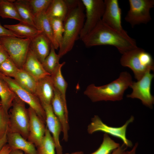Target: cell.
<instances>
[{"instance_id": "1", "label": "cell", "mask_w": 154, "mask_h": 154, "mask_svg": "<svg viewBox=\"0 0 154 154\" xmlns=\"http://www.w3.org/2000/svg\"><path fill=\"white\" fill-rule=\"evenodd\" d=\"M81 40L86 47L111 45L117 48L122 54L137 47L134 39L110 27L101 20Z\"/></svg>"}, {"instance_id": "2", "label": "cell", "mask_w": 154, "mask_h": 154, "mask_svg": "<svg viewBox=\"0 0 154 154\" xmlns=\"http://www.w3.org/2000/svg\"><path fill=\"white\" fill-rule=\"evenodd\" d=\"M69 10L63 22L64 31L58 53L61 58L70 51L79 38L85 19L84 7L81 0H68Z\"/></svg>"}, {"instance_id": "3", "label": "cell", "mask_w": 154, "mask_h": 154, "mask_svg": "<svg viewBox=\"0 0 154 154\" xmlns=\"http://www.w3.org/2000/svg\"><path fill=\"white\" fill-rule=\"evenodd\" d=\"M133 82L131 74L127 72H123L117 79L107 84L100 86L94 84L89 85L84 94L93 102L120 101L123 99L125 91Z\"/></svg>"}, {"instance_id": "4", "label": "cell", "mask_w": 154, "mask_h": 154, "mask_svg": "<svg viewBox=\"0 0 154 154\" xmlns=\"http://www.w3.org/2000/svg\"><path fill=\"white\" fill-rule=\"evenodd\" d=\"M120 63L123 66L131 70L137 81L147 71L154 70L153 60L151 54L137 47L123 54Z\"/></svg>"}, {"instance_id": "5", "label": "cell", "mask_w": 154, "mask_h": 154, "mask_svg": "<svg viewBox=\"0 0 154 154\" xmlns=\"http://www.w3.org/2000/svg\"><path fill=\"white\" fill-rule=\"evenodd\" d=\"M11 108L9 112V121L7 132L18 133L27 140L29 117L25 103L16 96Z\"/></svg>"}, {"instance_id": "6", "label": "cell", "mask_w": 154, "mask_h": 154, "mask_svg": "<svg viewBox=\"0 0 154 154\" xmlns=\"http://www.w3.org/2000/svg\"><path fill=\"white\" fill-rule=\"evenodd\" d=\"M31 39L5 36L0 38L1 44L19 69H22L29 50Z\"/></svg>"}, {"instance_id": "7", "label": "cell", "mask_w": 154, "mask_h": 154, "mask_svg": "<svg viewBox=\"0 0 154 154\" xmlns=\"http://www.w3.org/2000/svg\"><path fill=\"white\" fill-rule=\"evenodd\" d=\"M0 78L21 100L33 109L45 123L46 114L44 108L37 96L23 87L13 78L5 76L0 73Z\"/></svg>"}, {"instance_id": "8", "label": "cell", "mask_w": 154, "mask_h": 154, "mask_svg": "<svg viewBox=\"0 0 154 154\" xmlns=\"http://www.w3.org/2000/svg\"><path fill=\"white\" fill-rule=\"evenodd\" d=\"M129 9L125 18L132 27L146 24L151 20L150 9L154 6L153 0H129Z\"/></svg>"}, {"instance_id": "9", "label": "cell", "mask_w": 154, "mask_h": 154, "mask_svg": "<svg viewBox=\"0 0 154 154\" xmlns=\"http://www.w3.org/2000/svg\"><path fill=\"white\" fill-rule=\"evenodd\" d=\"M134 119V117L131 116L122 126L114 127L107 125L102 121L98 116L95 115L92 118L91 123L88 126L87 131L88 133L91 134L98 131L104 132L119 138L122 141L123 144L126 147H131L133 146L132 143L127 138L126 133L128 125L133 122Z\"/></svg>"}, {"instance_id": "10", "label": "cell", "mask_w": 154, "mask_h": 154, "mask_svg": "<svg viewBox=\"0 0 154 154\" xmlns=\"http://www.w3.org/2000/svg\"><path fill=\"white\" fill-rule=\"evenodd\" d=\"M85 10V21L80 33L81 39L88 34L102 20L105 9L102 0H81Z\"/></svg>"}, {"instance_id": "11", "label": "cell", "mask_w": 154, "mask_h": 154, "mask_svg": "<svg viewBox=\"0 0 154 154\" xmlns=\"http://www.w3.org/2000/svg\"><path fill=\"white\" fill-rule=\"evenodd\" d=\"M151 70L147 71L142 77L137 82H133L129 87L132 90L131 94L127 97L131 98L138 99L142 104L150 109L153 108L154 97L151 93V87L153 74Z\"/></svg>"}, {"instance_id": "12", "label": "cell", "mask_w": 154, "mask_h": 154, "mask_svg": "<svg viewBox=\"0 0 154 154\" xmlns=\"http://www.w3.org/2000/svg\"><path fill=\"white\" fill-rule=\"evenodd\" d=\"M105 9L102 21L105 24L123 34L128 35L121 25V9L117 0H105Z\"/></svg>"}, {"instance_id": "13", "label": "cell", "mask_w": 154, "mask_h": 154, "mask_svg": "<svg viewBox=\"0 0 154 154\" xmlns=\"http://www.w3.org/2000/svg\"><path fill=\"white\" fill-rule=\"evenodd\" d=\"M51 104L54 113L61 125L63 139L64 141H67L69 127L67 105L64 103L60 94L54 88V96Z\"/></svg>"}, {"instance_id": "14", "label": "cell", "mask_w": 154, "mask_h": 154, "mask_svg": "<svg viewBox=\"0 0 154 154\" xmlns=\"http://www.w3.org/2000/svg\"><path fill=\"white\" fill-rule=\"evenodd\" d=\"M28 109L29 117V134L27 140L37 147L41 142L45 134V123L31 107Z\"/></svg>"}, {"instance_id": "15", "label": "cell", "mask_w": 154, "mask_h": 154, "mask_svg": "<svg viewBox=\"0 0 154 154\" xmlns=\"http://www.w3.org/2000/svg\"><path fill=\"white\" fill-rule=\"evenodd\" d=\"M43 107L45 113L46 127L54 141L56 154H62V148L60 141V135L62 130L60 123L54 113L51 104Z\"/></svg>"}, {"instance_id": "16", "label": "cell", "mask_w": 154, "mask_h": 154, "mask_svg": "<svg viewBox=\"0 0 154 154\" xmlns=\"http://www.w3.org/2000/svg\"><path fill=\"white\" fill-rule=\"evenodd\" d=\"M54 94V87L50 75L37 81L35 95L42 106L51 104Z\"/></svg>"}, {"instance_id": "17", "label": "cell", "mask_w": 154, "mask_h": 154, "mask_svg": "<svg viewBox=\"0 0 154 154\" xmlns=\"http://www.w3.org/2000/svg\"><path fill=\"white\" fill-rule=\"evenodd\" d=\"M52 44L48 38L41 33L31 39L29 48L42 63L48 55Z\"/></svg>"}, {"instance_id": "18", "label": "cell", "mask_w": 154, "mask_h": 154, "mask_svg": "<svg viewBox=\"0 0 154 154\" xmlns=\"http://www.w3.org/2000/svg\"><path fill=\"white\" fill-rule=\"evenodd\" d=\"M7 143L11 150L21 151L25 154H37L35 146L19 134L15 132L7 133Z\"/></svg>"}, {"instance_id": "19", "label": "cell", "mask_w": 154, "mask_h": 154, "mask_svg": "<svg viewBox=\"0 0 154 154\" xmlns=\"http://www.w3.org/2000/svg\"><path fill=\"white\" fill-rule=\"evenodd\" d=\"M22 69L37 81L50 75L44 69L42 63L29 48Z\"/></svg>"}, {"instance_id": "20", "label": "cell", "mask_w": 154, "mask_h": 154, "mask_svg": "<svg viewBox=\"0 0 154 154\" xmlns=\"http://www.w3.org/2000/svg\"><path fill=\"white\" fill-rule=\"evenodd\" d=\"M69 10L68 0H52L46 13L50 19L58 18L63 21Z\"/></svg>"}, {"instance_id": "21", "label": "cell", "mask_w": 154, "mask_h": 154, "mask_svg": "<svg viewBox=\"0 0 154 154\" xmlns=\"http://www.w3.org/2000/svg\"><path fill=\"white\" fill-rule=\"evenodd\" d=\"M3 26L23 38L32 39L42 33L35 27L23 22L15 25H4Z\"/></svg>"}, {"instance_id": "22", "label": "cell", "mask_w": 154, "mask_h": 154, "mask_svg": "<svg viewBox=\"0 0 154 154\" xmlns=\"http://www.w3.org/2000/svg\"><path fill=\"white\" fill-rule=\"evenodd\" d=\"M65 63V62L60 63L50 76L54 88L60 94L64 103L67 105L66 92L68 84L64 79L61 72L62 68Z\"/></svg>"}, {"instance_id": "23", "label": "cell", "mask_w": 154, "mask_h": 154, "mask_svg": "<svg viewBox=\"0 0 154 154\" xmlns=\"http://www.w3.org/2000/svg\"><path fill=\"white\" fill-rule=\"evenodd\" d=\"M20 85L35 95L37 81L23 69H19L13 78Z\"/></svg>"}, {"instance_id": "24", "label": "cell", "mask_w": 154, "mask_h": 154, "mask_svg": "<svg viewBox=\"0 0 154 154\" xmlns=\"http://www.w3.org/2000/svg\"><path fill=\"white\" fill-rule=\"evenodd\" d=\"M34 22L36 28L46 36L52 44L53 37L51 25L50 18L46 12L35 16Z\"/></svg>"}, {"instance_id": "25", "label": "cell", "mask_w": 154, "mask_h": 154, "mask_svg": "<svg viewBox=\"0 0 154 154\" xmlns=\"http://www.w3.org/2000/svg\"><path fill=\"white\" fill-rule=\"evenodd\" d=\"M13 2L22 22L36 28L34 17L28 4L27 0H15Z\"/></svg>"}, {"instance_id": "26", "label": "cell", "mask_w": 154, "mask_h": 154, "mask_svg": "<svg viewBox=\"0 0 154 154\" xmlns=\"http://www.w3.org/2000/svg\"><path fill=\"white\" fill-rule=\"evenodd\" d=\"M15 0H0V16L3 18H10L22 21L14 4Z\"/></svg>"}, {"instance_id": "27", "label": "cell", "mask_w": 154, "mask_h": 154, "mask_svg": "<svg viewBox=\"0 0 154 154\" xmlns=\"http://www.w3.org/2000/svg\"><path fill=\"white\" fill-rule=\"evenodd\" d=\"M16 96L7 84L0 78V99L2 106L7 112L9 113Z\"/></svg>"}, {"instance_id": "28", "label": "cell", "mask_w": 154, "mask_h": 154, "mask_svg": "<svg viewBox=\"0 0 154 154\" xmlns=\"http://www.w3.org/2000/svg\"><path fill=\"white\" fill-rule=\"evenodd\" d=\"M36 147L37 154H56L54 141L46 127L44 135Z\"/></svg>"}, {"instance_id": "29", "label": "cell", "mask_w": 154, "mask_h": 154, "mask_svg": "<svg viewBox=\"0 0 154 154\" xmlns=\"http://www.w3.org/2000/svg\"><path fill=\"white\" fill-rule=\"evenodd\" d=\"M53 37L52 44L55 49H57L62 42L64 29L63 21L56 18H50Z\"/></svg>"}, {"instance_id": "30", "label": "cell", "mask_w": 154, "mask_h": 154, "mask_svg": "<svg viewBox=\"0 0 154 154\" xmlns=\"http://www.w3.org/2000/svg\"><path fill=\"white\" fill-rule=\"evenodd\" d=\"M60 58L58 54L56 53L55 49L52 44L48 55L42 63L44 70L50 75L59 64Z\"/></svg>"}, {"instance_id": "31", "label": "cell", "mask_w": 154, "mask_h": 154, "mask_svg": "<svg viewBox=\"0 0 154 154\" xmlns=\"http://www.w3.org/2000/svg\"><path fill=\"white\" fill-rule=\"evenodd\" d=\"M120 146L112 139L108 135L104 133L103 140L100 147L95 151L89 154H110Z\"/></svg>"}, {"instance_id": "32", "label": "cell", "mask_w": 154, "mask_h": 154, "mask_svg": "<svg viewBox=\"0 0 154 154\" xmlns=\"http://www.w3.org/2000/svg\"><path fill=\"white\" fill-rule=\"evenodd\" d=\"M52 0H27L28 4L34 17L46 12Z\"/></svg>"}, {"instance_id": "33", "label": "cell", "mask_w": 154, "mask_h": 154, "mask_svg": "<svg viewBox=\"0 0 154 154\" xmlns=\"http://www.w3.org/2000/svg\"><path fill=\"white\" fill-rule=\"evenodd\" d=\"M19 69L9 57L0 65V73L5 76L14 78Z\"/></svg>"}, {"instance_id": "34", "label": "cell", "mask_w": 154, "mask_h": 154, "mask_svg": "<svg viewBox=\"0 0 154 154\" xmlns=\"http://www.w3.org/2000/svg\"><path fill=\"white\" fill-rule=\"evenodd\" d=\"M9 121L8 112L2 106L0 107V139L7 133Z\"/></svg>"}, {"instance_id": "35", "label": "cell", "mask_w": 154, "mask_h": 154, "mask_svg": "<svg viewBox=\"0 0 154 154\" xmlns=\"http://www.w3.org/2000/svg\"><path fill=\"white\" fill-rule=\"evenodd\" d=\"M5 36H11L23 38L18 36L3 26L0 22V38Z\"/></svg>"}, {"instance_id": "36", "label": "cell", "mask_w": 154, "mask_h": 154, "mask_svg": "<svg viewBox=\"0 0 154 154\" xmlns=\"http://www.w3.org/2000/svg\"><path fill=\"white\" fill-rule=\"evenodd\" d=\"M9 57V55L2 46L0 45V65Z\"/></svg>"}, {"instance_id": "37", "label": "cell", "mask_w": 154, "mask_h": 154, "mask_svg": "<svg viewBox=\"0 0 154 154\" xmlns=\"http://www.w3.org/2000/svg\"><path fill=\"white\" fill-rule=\"evenodd\" d=\"M11 149L7 143L0 150V154H11Z\"/></svg>"}, {"instance_id": "38", "label": "cell", "mask_w": 154, "mask_h": 154, "mask_svg": "<svg viewBox=\"0 0 154 154\" xmlns=\"http://www.w3.org/2000/svg\"><path fill=\"white\" fill-rule=\"evenodd\" d=\"M124 145L123 144L117 149L114 150L110 154H122L126 149L124 147Z\"/></svg>"}, {"instance_id": "39", "label": "cell", "mask_w": 154, "mask_h": 154, "mask_svg": "<svg viewBox=\"0 0 154 154\" xmlns=\"http://www.w3.org/2000/svg\"><path fill=\"white\" fill-rule=\"evenodd\" d=\"M138 145L137 143H135L132 149L130 151H125L122 154H136V150Z\"/></svg>"}, {"instance_id": "40", "label": "cell", "mask_w": 154, "mask_h": 154, "mask_svg": "<svg viewBox=\"0 0 154 154\" xmlns=\"http://www.w3.org/2000/svg\"><path fill=\"white\" fill-rule=\"evenodd\" d=\"M7 133L0 139V150L7 143Z\"/></svg>"}, {"instance_id": "41", "label": "cell", "mask_w": 154, "mask_h": 154, "mask_svg": "<svg viewBox=\"0 0 154 154\" xmlns=\"http://www.w3.org/2000/svg\"><path fill=\"white\" fill-rule=\"evenodd\" d=\"M11 154H25L24 152L21 150H11Z\"/></svg>"}, {"instance_id": "42", "label": "cell", "mask_w": 154, "mask_h": 154, "mask_svg": "<svg viewBox=\"0 0 154 154\" xmlns=\"http://www.w3.org/2000/svg\"><path fill=\"white\" fill-rule=\"evenodd\" d=\"M62 154H84L83 152L82 151H78L71 153H65Z\"/></svg>"}, {"instance_id": "43", "label": "cell", "mask_w": 154, "mask_h": 154, "mask_svg": "<svg viewBox=\"0 0 154 154\" xmlns=\"http://www.w3.org/2000/svg\"><path fill=\"white\" fill-rule=\"evenodd\" d=\"M1 106H2V105L0 99V107Z\"/></svg>"}, {"instance_id": "44", "label": "cell", "mask_w": 154, "mask_h": 154, "mask_svg": "<svg viewBox=\"0 0 154 154\" xmlns=\"http://www.w3.org/2000/svg\"><path fill=\"white\" fill-rule=\"evenodd\" d=\"M1 44V43H0V45Z\"/></svg>"}]
</instances>
